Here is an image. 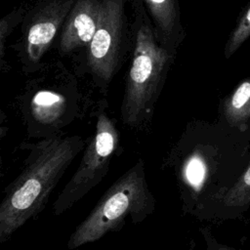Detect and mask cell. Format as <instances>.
Returning <instances> with one entry per match:
<instances>
[{
	"label": "cell",
	"mask_w": 250,
	"mask_h": 250,
	"mask_svg": "<svg viewBox=\"0 0 250 250\" xmlns=\"http://www.w3.org/2000/svg\"><path fill=\"white\" fill-rule=\"evenodd\" d=\"M83 146L79 137H67L48 139L34 147L21 173L3 190L0 243L9 240L44 210L51 193Z\"/></svg>",
	"instance_id": "cell-1"
},
{
	"label": "cell",
	"mask_w": 250,
	"mask_h": 250,
	"mask_svg": "<svg viewBox=\"0 0 250 250\" xmlns=\"http://www.w3.org/2000/svg\"><path fill=\"white\" fill-rule=\"evenodd\" d=\"M155 207L156 199L146 182L144 161L140 159L104 191L74 229L67 240V249L74 250L101 239L107 232L118 231L128 220L133 224L142 223Z\"/></svg>",
	"instance_id": "cell-2"
},
{
	"label": "cell",
	"mask_w": 250,
	"mask_h": 250,
	"mask_svg": "<svg viewBox=\"0 0 250 250\" xmlns=\"http://www.w3.org/2000/svg\"><path fill=\"white\" fill-rule=\"evenodd\" d=\"M170 54L162 48L146 24L136 32L134 57L128 72L121 106L123 123L136 126L155 101L162 83Z\"/></svg>",
	"instance_id": "cell-3"
},
{
	"label": "cell",
	"mask_w": 250,
	"mask_h": 250,
	"mask_svg": "<svg viewBox=\"0 0 250 250\" xmlns=\"http://www.w3.org/2000/svg\"><path fill=\"white\" fill-rule=\"evenodd\" d=\"M118 146V133L104 112L98 116L96 133L85 148L80 163L53 204L59 216L84 197L105 177L112 154Z\"/></svg>",
	"instance_id": "cell-4"
},
{
	"label": "cell",
	"mask_w": 250,
	"mask_h": 250,
	"mask_svg": "<svg viewBox=\"0 0 250 250\" xmlns=\"http://www.w3.org/2000/svg\"><path fill=\"white\" fill-rule=\"evenodd\" d=\"M122 0H102L98 25L90 43L88 62L92 72L109 82L117 68L123 37Z\"/></svg>",
	"instance_id": "cell-5"
},
{
	"label": "cell",
	"mask_w": 250,
	"mask_h": 250,
	"mask_svg": "<svg viewBox=\"0 0 250 250\" xmlns=\"http://www.w3.org/2000/svg\"><path fill=\"white\" fill-rule=\"evenodd\" d=\"M74 4L73 0H52L35 14L27 32V54L31 61L41 59Z\"/></svg>",
	"instance_id": "cell-6"
},
{
	"label": "cell",
	"mask_w": 250,
	"mask_h": 250,
	"mask_svg": "<svg viewBox=\"0 0 250 250\" xmlns=\"http://www.w3.org/2000/svg\"><path fill=\"white\" fill-rule=\"evenodd\" d=\"M101 2L77 0L69 12L60 40L62 52L90 45L98 25Z\"/></svg>",
	"instance_id": "cell-7"
},
{
	"label": "cell",
	"mask_w": 250,
	"mask_h": 250,
	"mask_svg": "<svg viewBox=\"0 0 250 250\" xmlns=\"http://www.w3.org/2000/svg\"><path fill=\"white\" fill-rule=\"evenodd\" d=\"M250 208V158L229 188L211 202L197 217L207 221L241 218Z\"/></svg>",
	"instance_id": "cell-8"
},
{
	"label": "cell",
	"mask_w": 250,
	"mask_h": 250,
	"mask_svg": "<svg viewBox=\"0 0 250 250\" xmlns=\"http://www.w3.org/2000/svg\"><path fill=\"white\" fill-rule=\"evenodd\" d=\"M223 112L229 126L243 131L250 121V77L241 83L225 100Z\"/></svg>",
	"instance_id": "cell-9"
},
{
	"label": "cell",
	"mask_w": 250,
	"mask_h": 250,
	"mask_svg": "<svg viewBox=\"0 0 250 250\" xmlns=\"http://www.w3.org/2000/svg\"><path fill=\"white\" fill-rule=\"evenodd\" d=\"M64 98L52 91H40L32 99L31 110L34 118L49 123L56 120L63 111Z\"/></svg>",
	"instance_id": "cell-10"
},
{
	"label": "cell",
	"mask_w": 250,
	"mask_h": 250,
	"mask_svg": "<svg viewBox=\"0 0 250 250\" xmlns=\"http://www.w3.org/2000/svg\"><path fill=\"white\" fill-rule=\"evenodd\" d=\"M153 21L164 36L170 38L178 23L175 0H145Z\"/></svg>",
	"instance_id": "cell-11"
},
{
	"label": "cell",
	"mask_w": 250,
	"mask_h": 250,
	"mask_svg": "<svg viewBox=\"0 0 250 250\" xmlns=\"http://www.w3.org/2000/svg\"><path fill=\"white\" fill-rule=\"evenodd\" d=\"M250 37V5L241 13L237 19V22L231 31L226 47L225 56L229 58L232 56L241 45Z\"/></svg>",
	"instance_id": "cell-12"
},
{
	"label": "cell",
	"mask_w": 250,
	"mask_h": 250,
	"mask_svg": "<svg viewBox=\"0 0 250 250\" xmlns=\"http://www.w3.org/2000/svg\"><path fill=\"white\" fill-rule=\"evenodd\" d=\"M199 230H200V232L202 234V237L204 239L206 250H239V249H236L234 247H231V246H229L227 244H224V243L220 242L213 235L210 229L207 228V227L200 228Z\"/></svg>",
	"instance_id": "cell-13"
}]
</instances>
